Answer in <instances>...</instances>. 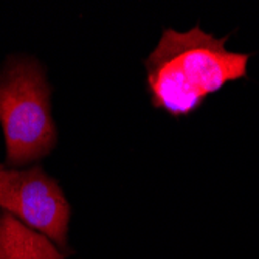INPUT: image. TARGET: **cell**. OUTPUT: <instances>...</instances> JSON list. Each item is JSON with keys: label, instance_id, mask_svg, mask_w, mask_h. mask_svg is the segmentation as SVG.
Returning <instances> with one entry per match:
<instances>
[{"label": "cell", "instance_id": "6da1fadb", "mask_svg": "<svg viewBox=\"0 0 259 259\" xmlns=\"http://www.w3.org/2000/svg\"><path fill=\"white\" fill-rule=\"evenodd\" d=\"M225 42L199 25L183 33L163 30L145 59L152 107L174 118L188 116L228 82L245 78L250 55L227 50Z\"/></svg>", "mask_w": 259, "mask_h": 259}, {"label": "cell", "instance_id": "7a4b0ae2", "mask_svg": "<svg viewBox=\"0 0 259 259\" xmlns=\"http://www.w3.org/2000/svg\"><path fill=\"white\" fill-rule=\"evenodd\" d=\"M0 126L8 168L36 163L56 148L52 85L44 65L33 56H8L0 68Z\"/></svg>", "mask_w": 259, "mask_h": 259}, {"label": "cell", "instance_id": "3957f363", "mask_svg": "<svg viewBox=\"0 0 259 259\" xmlns=\"http://www.w3.org/2000/svg\"><path fill=\"white\" fill-rule=\"evenodd\" d=\"M0 209L45 234L61 251L70 253V206L61 185L40 164L28 169L0 163Z\"/></svg>", "mask_w": 259, "mask_h": 259}, {"label": "cell", "instance_id": "277c9868", "mask_svg": "<svg viewBox=\"0 0 259 259\" xmlns=\"http://www.w3.org/2000/svg\"><path fill=\"white\" fill-rule=\"evenodd\" d=\"M0 259H65L45 234L0 209Z\"/></svg>", "mask_w": 259, "mask_h": 259}]
</instances>
